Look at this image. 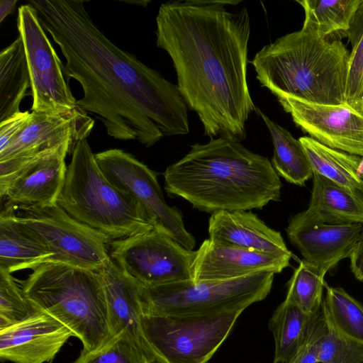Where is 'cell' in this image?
Here are the masks:
<instances>
[{"label":"cell","instance_id":"1","mask_svg":"<svg viewBox=\"0 0 363 363\" xmlns=\"http://www.w3.org/2000/svg\"><path fill=\"white\" fill-rule=\"evenodd\" d=\"M40 24L61 50L64 73L83 89L77 100L115 139L149 147L164 136L189 132L188 106L177 85L97 27L82 0H32Z\"/></svg>","mask_w":363,"mask_h":363},{"label":"cell","instance_id":"2","mask_svg":"<svg viewBox=\"0 0 363 363\" xmlns=\"http://www.w3.org/2000/svg\"><path fill=\"white\" fill-rule=\"evenodd\" d=\"M240 1H172L156 16V43L172 60L177 86L209 138L241 142L257 111L247 81L250 20Z\"/></svg>","mask_w":363,"mask_h":363},{"label":"cell","instance_id":"3","mask_svg":"<svg viewBox=\"0 0 363 363\" xmlns=\"http://www.w3.org/2000/svg\"><path fill=\"white\" fill-rule=\"evenodd\" d=\"M163 175L167 193L211 213L261 209L281 196V182L268 158L223 138L192 145Z\"/></svg>","mask_w":363,"mask_h":363},{"label":"cell","instance_id":"4","mask_svg":"<svg viewBox=\"0 0 363 363\" xmlns=\"http://www.w3.org/2000/svg\"><path fill=\"white\" fill-rule=\"evenodd\" d=\"M350 52L340 39L302 27L264 46L251 61L256 78L277 98L345 105Z\"/></svg>","mask_w":363,"mask_h":363},{"label":"cell","instance_id":"5","mask_svg":"<svg viewBox=\"0 0 363 363\" xmlns=\"http://www.w3.org/2000/svg\"><path fill=\"white\" fill-rule=\"evenodd\" d=\"M20 285L33 306L68 328L82 350H94L111 337L99 271L49 261Z\"/></svg>","mask_w":363,"mask_h":363},{"label":"cell","instance_id":"6","mask_svg":"<svg viewBox=\"0 0 363 363\" xmlns=\"http://www.w3.org/2000/svg\"><path fill=\"white\" fill-rule=\"evenodd\" d=\"M57 203L74 218L111 240L154 228L141 205L107 179L86 139L79 141L72 150Z\"/></svg>","mask_w":363,"mask_h":363},{"label":"cell","instance_id":"7","mask_svg":"<svg viewBox=\"0 0 363 363\" xmlns=\"http://www.w3.org/2000/svg\"><path fill=\"white\" fill-rule=\"evenodd\" d=\"M274 274L260 272L226 280L144 285V314L196 316L244 311L267 296Z\"/></svg>","mask_w":363,"mask_h":363},{"label":"cell","instance_id":"8","mask_svg":"<svg viewBox=\"0 0 363 363\" xmlns=\"http://www.w3.org/2000/svg\"><path fill=\"white\" fill-rule=\"evenodd\" d=\"M242 312L196 316L143 314L141 325L155 363H208Z\"/></svg>","mask_w":363,"mask_h":363},{"label":"cell","instance_id":"9","mask_svg":"<svg viewBox=\"0 0 363 363\" xmlns=\"http://www.w3.org/2000/svg\"><path fill=\"white\" fill-rule=\"evenodd\" d=\"M13 206L16 218L36 233L52 253L50 262L99 271L111 258L108 247L112 240L57 203Z\"/></svg>","mask_w":363,"mask_h":363},{"label":"cell","instance_id":"10","mask_svg":"<svg viewBox=\"0 0 363 363\" xmlns=\"http://www.w3.org/2000/svg\"><path fill=\"white\" fill-rule=\"evenodd\" d=\"M17 26L30 74L31 111L58 114L83 111L66 81L65 66L30 4L18 8Z\"/></svg>","mask_w":363,"mask_h":363},{"label":"cell","instance_id":"11","mask_svg":"<svg viewBox=\"0 0 363 363\" xmlns=\"http://www.w3.org/2000/svg\"><path fill=\"white\" fill-rule=\"evenodd\" d=\"M109 246L111 259L145 286L193 280L196 251L184 248L158 229L112 240Z\"/></svg>","mask_w":363,"mask_h":363},{"label":"cell","instance_id":"12","mask_svg":"<svg viewBox=\"0 0 363 363\" xmlns=\"http://www.w3.org/2000/svg\"><path fill=\"white\" fill-rule=\"evenodd\" d=\"M95 157L107 179L141 205L155 228L162 231L184 248L194 249V237L186 230L180 211L166 203L154 171L131 154L120 149L98 152Z\"/></svg>","mask_w":363,"mask_h":363},{"label":"cell","instance_id":"13","mask_svg":"<svg viewBox=\"0 0 363 363\" xmlns=\"http://www.w3.org/2000/svg\"><path fill=\"white\" fill-rule=\"evenodd\" d=\"M94 123L84 111L62 114L32 111L19 133L0 152L1 173L10 175L67 142L76 145L86 139Z\"/></svg>","mask_w":363,"mask_h":363},{"label":"cell","instance_id":"14","mask_svg":"<svg viewBox=\"0 0 363 363\" xmlns=\"http://www.w3.org/2000/svg\"><path fill=\"white\" fill-rule=\"evenodd\" d=\"M295 124L319 143L363 157V108L347 104H315L292 97L277 98Z\"/></svg>","mask_w":363,"mask_h":363},{"label":"cell","instance_id":"15","mask_svg":"<svg viewBox=\"0 0 363 363\" xmlns=\"http://www.w3.org/2000/svg\"><path fill=\"white\" fill-rule=\"evenodd\" d=\"M362 231V224L325 223L308 209L292 216L286 228L303 259L325 273L350 257Z\"/></svg>","mask_w":363,"mask_h":363},{"label":"cell","instance_id":"16","mask_svg":"<svg viewBox=\"0 0 363 363\" xmlns=\"http://www.w3.org/2000/svg\"><path fill=\"white\" fill-rule=\"evenodd\" d=\"M73 336L65 325L38 311L0 330V359L13 363H50Z\"/></svg>","mask_w":363,"mask_h":363},{"label":"cell","instance_id":"17","mask_svg":"<svg viewBox=\"0 0 363 363\" xmlns=\"http://www.w3.org/2000/svg\"><path fill=\"white\" fill-rule=\"evenodd\" d=\"M75 145L67 142L26 164L0 187L1 199L15 206L57 203L65 181V157Z\"/></svg>","mask_w":363,"mask_h":363},{"label":"cell","instance_id":"18","mask_svg":"<svg viewBox=\"0 0 363 363\" xmlns=\"http://www.w3.org/2000/svg\"><path fill=\"white\" fill-rule=\"evenodd\" d=\"M292 254L267 253L218 244L206 239L196 251L193 281L226 280L260 272L280 273Z\"/></svg>","mask_w":363,"mask_h":363},{"label":"cell","instance_id":"19","mask_svg":"<svg viewBox=\"0 0 363 363\" xmlns=\"http://www.w3.org/2000/svg\"><path fill=\"white\" fill-rule=\"evenodd\" d=\"M99 272L104 289L111 335L125 332L152 357L141 325L144 284L123 272L111 258Z\"/></svg>","mask_w":363,"mask_h":363},{"label":"cell","instance_id":"20","mask_svg":"<svg viewBox=\"0 0 363 363\" xmlns=\"http://www.w3.org/2000/svg\"><path fill=\"white\" fill-rule=\"evenodd\" d=\"M209 239L226 246L267 253L291 254L281 233L248 211H219L208 220Z\"/></svg>","mask_w":363,"mask_h":363},{"label":"cell","instance_id":"21","mask_svg":"<svg viewBox=\"0 0 363 363\" xmlns=\"http://www.w3.org/2000/svg\"><path fill=\"white\" fill-rule=\"evenodd\" d=\"M52 256L40 236L16 218L13 206L6 203L0 213V269L10 274L33 269Z\"/></svg>","mask_w":363,"mask_h":363},{"label":"cell","instance_id":"22","mask_svg":"<svg viewBox=\"0 0 363 363\" xmlns=\"http://www.w3.org/2000/svg\"><path fill=\"white\" fill-rule=\"evenodd\" d=\"M308 210L321 221L335 225H363V195L313 172Z\"/></svg>","mask_w":363,"mask_h":363},{"label":"cell","instance_id":"23","mask_svg":"<svg viewBox=\"0 0 363 363\" xmlns=\"http://www.w3.org/2000/svg\"><path fill=\"white\" fill-rule=\"evenodd\" d=\"M30 88L23 41L18 36L0 53V123L20 113V104Z\"/></svg>","mask_w":363,"mask_h":363},{"label":"cell","instance_id":"24","mask_svg":"<svg viewBox=\"0 0 363 363\" xmlns=\"http://www.w3.org/2000/svg\"><path fill=\"white\" fill-rule=\"evenodd\" d=\"M320 314L306 313L286 299L277 306L269 320L274 340L272 363H285L297 352Z\"/></svg>","mask_w":363,"mask_h":363},{"label":"cell","instance_id":"25","mask_svg":"<svg viewBox=\"0 0 363 363\" xmlns=\"http://www.w3.org/2000/svg\"><path fill=\"white\" fill-rule=\"evenodd\" d=\"M313 172L349 189L361 191L363 179L357 171L361 157L328 147L311 137L299 139Z\"/></svg>","mask_w":363,"mask_h":363},{"label":"cell","instance_id":"26","mask_svg":"<svg viewBox=\"0 0 363 363\" xmlns=\"http://www.w3.org/2000/svg\"><path fill=\"white\" fill-rule=\"evenodd\" d=\"M257 111L272 137L274 155L271 163L275 172L288 182L303 186L313 172L301 142L259 109Z\"/></svg>","mask_w":363,"mask_h":363},{"label":"cell","instance_id":"27","mask_svg":"<svg viewBox=\"0 0 363 363\" xmlns=\"http://www.w3.org/2000/svg\"><path fill=\"white\" fill-rule=\"evenodd\" d=\"M303 26L323 38L341 39L346 36L361 0H303Z\"/></svg>","mask_w":363,"mask_h":363},{"label":"cell","instance_id":"28","mask_svg":"<svg viewBox=\"0 0 363 363\" xmlns=\"http://www.w3.org/2000/svg\"><path fill=\"white\" fill-rule=\"evenodd\" d=\"M322 308L343 335L363 345V306L340 287H327Z\"/></svg>","mask_w":363,"mask_h":363},{"label":"cell","instance_id":"29","mask_svg":"<svg viewBox=\"0 0 363 363\" xmlns=\"http://www.w3.org/2000/svg\"><path fill=\"white\" fill-rule=\"evenodd\" d=\"M325 274L303 259L286 284L285 299L306 313H320Z\"/></svg>","mask_w":363,"mask_h":363},{"label":"cell","instance_id":"30","mask_svg":"<svg viewBox=\"0 0 363 363\" xmlns=\"http://www.w3.org/2000/svg\"><path fill=\"white\" fill-rule=\"evenodd\" d=\"M72 363H155L138 344L123 331L111 336L100 347L81 351Z\"/></svg>","mask_w":363,"mask_h":363},{"label":"cell","instance_id":"31","mask_svg":"<svg viewBox=\"0 0 363 363\" xmlns=\"http://www.w3.org/2000/svg\"><path fill=\"white\" fill-rule=\"evenodd\" d=\"M346 37L352 45L346 86V104L363 108V0L351 21Z\"/></svg>","mask_w":363,"mask_h":363},{"label":"cell","instance_id":"32","mask_svg":"<svg viewBox=\"0 0 363 363\" xmlns=\"http://www.w3.org/2000/svg\"><path fill=\"white\" fill-rule=\"evenodd\" d=\"M321 311L326 330L319 344V363H363V345L340 333L322 307Z\"/></svg>","mask_w":363,"mask_h":363},{"label":"cell","instance_id":"33","mask_svg":"<svg viewBox=\"0 0 363 363\" xmlns=\"http://www.w3.org/2000/svg\"><path fill=\"white\" fill-rule=\"evenodd\" d=\"M36 311L11 274L0 269V330L30 317Z\"/></svg>","mask_w":363,"mask_h":363},{"label":"cell","instance_id":"34","mask_svg":"<svg viewBox=\"0 0 363 363\" xmlns=\"http://www.w3.org/2000/svg\"><path fill=\"white\" fill-rule=\"evenodd\" d=\"M325 330V320L321 311V314L313 323L303 343L285 363H319L318 347Z\"/></svg>","mask_w":363,"mask_h":363},{"label":"cell","instance_id":"35","mask_svg":"<svg viewBox=\"0 0 363 363\" xmlns=\"http://www.w3.org/2000/svg\"><path fill=\"white\" fill-rule=\"evenodd\" d=\"M30 112L20 113L0 123V152L7 147L13 138L19 133L26 123Z\"/></svg>","mask_w":363,"mask_h":363},{"label":"cell","instance_id":"36","mask_svg":"<svg viewBox=\"0 0 363 363\" xmlns=\"http://www.w3.org/2000/svg\"><path fill=\"white\" fill-rule=\"evenodd\" d=\"M350 269L355 278L363 281V231L350 256Z\"/></svg>","mask_w":363,"mask_h":363},{"label":"cell","instance_id":"37","mask_svg":"<svg viewBox=\"0 0 363 363\" xmlns=\"http://www.w3.org/2000/svg\"><path fill=\"white\" fill-rule=\"evenodd\" d=\"M17 2V0L0 1V23H2L8 15L13 12Z\"/></svg>","mask_w":363,"mask_h":363},{"label":"cell","instance_id":"38","mask_svg":"<svg viewBox=\"0 0 363 363\" xmlns=\"http://www.w3.org/2000/svg\"><path fill=\"white\" fill-rule=\"evenodd\" d=\"M357 173L359 177L363 179V157H361V160L357 167Z\"/></svg>","mask_w":363,"mask_h":363},{"label":"cell","instance_id":"39","mask_svg":"<svg viewBox=\"0 0 363 363\" xmlns=\"http://www.w3.org/2000/svg\"><path fill=\"white\" fill-rule=\"evenodd\" d=\"M125 2L143 6H147V4L149 3L147 1H125Z\"/></svg>","mask_w":363,"mask_h":363},{"label":"cell","instance_id":"40","mask_svg":"<svg viewBox=\"0 0 363 363\" xmlns=\"http://www.w3.org/2000/svg\"><path fill=\"white\" fill-rule=\"evenodd\" d=\"M361 193H362V194L363 195V187H362V190H361Z\"/></svg>","mask_w":363,"mask_h":363}]
</instances>
